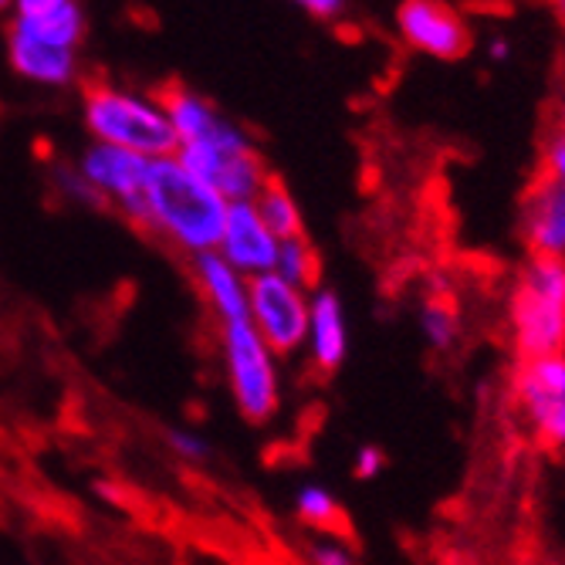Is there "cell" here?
<instances>
[{
  "label": "cell",
  "instance_id": "cell-11",
  "mask_svg": "<svg viewBox=\"0 0 565 565\" xmlns=\"http://www.w3.org/2000/svg\"><path fill=\"white\" fill-rule=\"evenodd\" d=\"M190 271L217 326L247 319V278L237 275L217 250L190 258Z\"/></svg>",
  "mask_w": 565,
  "mask_h": 565
},
{
  "label": "cell",
  "instance_id": "cell-25",
  "mask_svg": "<svg viewBox=\"0 0 565 565\" xmlns=\"http://www.w3.org/2000/svg\"><path fill=\"white\" fill-rule=\"evenodd\" d=\"M14 4H18V18H44L62 11L72 0H14Z\"/></svg>",
  "mask_w": 565,
  "mask_h": 565
},
{
  "label": "cell",
  "instance_id": "cell-21",
  "mask_svg": "<svg viewBox=\"0 0 565 565\" xmlns=\"http://www.w3.org/2000/svg\"><path fill=\"white\" fill-rule=\"evenodd\" d=\"M55 183H58V193L68 196L72 203H78V207H95V211H106V203H102V196L85 183V177L75 170V167H58L55 173Z\"/></svg>",
  "mask_w": 565,
  "mask_h": 565
},
{
  "label": "cell",
  "instance_id": "cell-24",
  "mask_svg": "<svg viewBox=\"0 0 565 565\" xmlns=\"http://www.w3.org/2000/svg\"><path fill=\"white\" fill-rule=\"evenodd\" d=\"M545 180L542 183H565V129L548 142V152H545Z\"/></svg>",
  "mask_w": 565,
  "mask_h": 565
},
{
  "label": "cell",
  "instance_id": "cell-15",
  "mask_svg": "<svg viewBox=\"0 0 565 565\" xmlns=\"http://www.w3.org/2000/svg\"><path fill=\"white\" fill-rule=\"evenodd\" d=\"M14 28H21L28 38L41 41V44L65 47V51H75L82 34H85V21H82L78 0H72V4H65L62 11L44 14V18H18Z\"/></svg>",
  "mask_w": 565,
  "mask_h": 565
},
{
  "label": "cell",
  "instance_id": "cell-28",
  "mask_svg": "<svg viewBox=\"0 0 565 565\" xmlns=\"http://www.w3.org/2000/svg\"><path fill=\"white\" fill-rule=\"evenodd\" d=\"M548 4H552V11L558 14V21L565 24V0H548Z\"/></svg>",
  "mask_w": 565,
  "mask_h": 565
},
{
  "label": "cell",
  "instance_id": "cell-20",
  "mask_svg": "<svg viewBox=\"0 0 565 565\" xmlns=\"http://www.w3.org/2000/svg\"><path fill=\"white\" fill-rule=\"evenodd\" d=\"M167 444L173 450V457L186 460V465H207L214 457V444L203 437L200 430H186V427H173L167 434Z\"/></svg>",
  "mask_w": 565,
  "mask_h": 565
},
{
  "label": "cell",
  "instance_id": "cell-30",
  "mask_svg": "<svg viewBox=\"0 0 565 565\" xmlns=\"http://www.w3.org/2000/svg\"><path fill=\"white\" fill-rule=\"evenodd\" d=\"M562 122H565V106H562Z\"/></svg>",
  "mask_w": 565,
  "mask_h": 565
},
{
  "label": "cell",
  "instance_id": "cell-13",
  "mask_svg": "<svg viewBox=\"0 0 565 565\" xmlns=\"http://www.w3.org/2000/svg\"><path fill=\"white\" fill-rule=\"evenodd\" d=\"M525 237L535 258L565 254V183H535L525 203Z\"/></svg>",
  "mask_w": 565,
  "mask_h": 565
},
{
  "label": "cell",
  "instance_id": "cell-1",
  "mask_svg": "<svg viewBox=\"0 0 565 565\" xmlns=\"http://www.w3.org/2000/svg\"><path fill=\"white\" fill-rule=\"evenodd\" d=\"M231 203L193 177L177 157L149 160L142 183V231L196 258L217 250Z\"/></svg>",
  "mask_w": 565,
  "mask_h": 565
},
{
  "label": "cell",
  "instance_id": "cell-16",
  "mask_svg": "<svg viewBox=\"0 0 565 565\" xmlns=\"http://www.w3.org/2000/svg\"><path fill=\"white\" fill-rule=\"evenodd\" d=\"M254 207H258L262 221L268 224V231H271L278 241H288V237H301V234H305L298 203H295L291 190H288L278 177H268V183L262 186L258 200H254Z\"/></svg>",
  "mask_w": 565,
  "mask_h": 565
},
{
  "label": "cell",
  "instance_id": "cell-14",
  "mask_svg": "<svg viewBox=\"0 0 565 565\" xmlns=\"http://www.w3.org/2000/svg\"><path fill=\"white\" fill-rule=\"evenodd\" d=\"M8 47H11V65H14V72L24 75L28 82H38V85H65V82L75 78V68H78L75 51L41 44V41L28 38L14 24L8 31Z\"/></svg>",
  "mask_w": 565,
  "mask_h": 565
},
{
  "label": "cell",
  "instance_id": "cell-18",
  "mask_svg": "<svg viewBox=\"0 0 565 565\" xmlns=\"http://www.w3.org/2000/svg\"><path fill=\"white\" fill-rule=\"evenodd\" d=\"M295 515L308 529H316L322 535H332L339 529V522H342V504H339V498L329 488L312 481V484H301L295 491Z\"/></svg>",
  "mask_w": 565,
  "mask_h": 565
},
{
  "label": "cell",
  "instance_id": "cell-3",
  "mask_svg": "<svg viewBox=\"0 0 565 565\" xmlns=\"http://www.w3.org/2000/svg\"><path fill=\"white\" fill-rule=\"evenodd\" d=\"M217 345L224 363V383L237 406L241 420L265 427L281 409V366L278 355L262 342L247 319L217 326Z\"/></svg>",
  "mask_w": 565,
  "mask_h": 565
},
{
  "label": "cell",
  "instance_id": "cell-4",
  "mask_svg": "<svg viewBox=\"0 0 565 565\" xmlns=\"http://www.w3.org/2000/svg\"><path fill=\"white\" fill-rule=\"evenodd\" d=\"M519 359L558 355L565 345V262L535 258L511 298Z\"/></svg>",
  "mask_w": 565,
  "mask_h": 565
},
{
  "label": "cell",
  "instance_id": "cell-27",
  "mask_svg": "<svg viewBox=\"0 0 565 565\" xmlns=\"http://www.w3.org/2000/svg\"><path fill=\"white\" fill-rule=\"evenodd\" d=\"M491 55H494V58H504V55H508V41H494V44H491Z\"/></svg>",
  "mask_w": 565,
  "mask_h": 565
},
{
  "label": "cell",
  "instance_id": "cell-5",
  "mask_svg": "<svg viewBox=\"0 0 565 565\" xmlns=\"http://www.w3.org/2000/svg\"><path fill=\"white\" fill-rule=\"evenodd\" d=\"M247 322L278 359L298 355L305 349V332H308V291L288 285L275 271L250 278Z\"/></svg>",
  "mask_w": 565,
  "mask_h": 565
},
{
  "label": "cell",
  "instance_id": "cell-22",
  "mask_svg": "<svg viewBox=\"0 0 565 565\" xmlns=\"http://www.w3.org/2000/svg\"><path fill=\"white\" fill-rule=\"evenodd\" d=\"M308 565H359V562L342 542H335V535H322L319 542L308 545Z\"/></svg>",
  "mask_w": 565,
  "mask_h": 565
},
{
  "label": "cell",
  "instance_id": "cell-8",
  "mask_svg": "<svg viewBox=\"0 0 565 565\" xmlns=\"http://www.w3.org/2000/svg\"><path fill=\"white\" fill-rule=\"evenodd\" d=\"M278 244L281 241L268 231V224L262 221L254 203H231L217 254L237 275H244L247 281L271 275L278 262Z\"/></svg>",
  "mask_w": 565,
  "mask_h": 565
},
{
  "label": "cell",
  "instance_id": "cell-6",
  "mask_svg": "<svg viewBox=\"0 0 565 565\" xmlns=\"http://www.w3.org/2000/svg\"><path fill=\"white\" fill-rule=\"evenodd\" d=\"M146 167H149V160L139 157V152L116 149V146H106V142H92L82 152V160H78L75 170L102 196L106 211H116L126 221H132L136 227H142V183H146Z\"/></svg>",
  "mask_w": 565,
  "mask_h": 565
},
{
  "label": "cell",
  "instance_id": "cell-29",
  "mask_svg": "<svg viewBox=\"0 0 565 565\" xmlns=\"http://www.w3.org/2000/svg\"><path fill=\"white\" fill-rule=\"evenodd\" d=\"M8 4H11V0H0V11H4V8H8Z\"/></svg>",
  "mask_w": 565,
  "mask_h": 565
},
{
  "label": "cell",
  "instance_id": "cell-17",
  "mask_svg": "<svg viewBox=\"0 0 565 565\" xmlns=\"http://www.w3.org/2000/svg\"><path fill=\"white\" fill-rule=\"evenodd\" d=\"M275 275L285 278L288 285L301 288V291H312L319 288V275H322V265H319V254L312 247L305 234L301 237H288L278 244V262H275Z\"/></svg>",
  "mask_w": 565,
  "mask_h": 565
},
{
  "label": "cell",
  "instance_id": "cell-23",
  "mask_svg": "<svg viewBox=\"0 0 565 565\" xmlns=\"http://www.w3.org/2000/svg\"><path fill=\"white\" fill-rule=\"evenodd\" d=\"M383 468H386V454H383L380 447L363 444V447L355 450L352 475H355L359 481H373V478H380V475H383Z\"/></svg>",
  "mask_w": 565,
  "mask_h": 565
},
{
  "label": "cell",
  "instance_id": "cell-2",
  "mask_svg": "<svg viewBox=\"0 0 565 565\" xmlns=\"http://www.w3.org/2000/svg\"><path fill=\"white\" fill-rule=\"evenodd\" d=\"M82 95H85V126L95 142L139 152L146 160H160L177 152L180 142L167 113L160 109V102L113 88L106 82H88Z\"/></svg>",
  "mask_w": 565,
  "mask_h": 565
},
{
  "label": "cell",
  "instance_id": "cell-12",
  "mask_svg": "<svg viewBox=\"0 0 565 565\" xmlns=\"http://www.w3.org/2000/svg\"><path fill=\"white\" fill-rule=\"evenodd\" d=\"M160 109L167 113L180 146L183 142H221L237 129L221 113H214L207 98H200L196 92H190L183 85H167L160 92Z\"/></svg>",
  "mask_w": 565,
  "mask_h": 565
},
{
  "label": "cell",
  "instance_id": "cell-7",
  "mask_svg": "<svg viewBox=\"0 0 565 565\" xmlns=\"http://www.w3.org/2000/svg\"><path fill=\"white\" fill-rule=\"evenodd\" d=\"M519 403L542 447L565 444V355H539L519 366Z\"/></svg>",
  "mask_w": 565,
  "mask_h": 565
},
{
  "label": "cell",
  "instance_id": "cell-26",
  "mask_svg": "<svg viewBox=\"0 0 565 565\" xmlns=\"http://www.w3.org/2000/svg\"><path fill=\"white\" fill-rule=\"evenodd\" d=\"M295 4L305 8L308 14H316V18H335L345 0H295Z\"/></svg>",
  "mask_w": 565,
  "mask_h": 565
},
{
  "label": "cell",
  "instance_id": "cell-19",
  "mask_svg": "<svg viewBox=\"0 0 565 565\" xmlns=\"http://www.w3.org/2000/svg\"><path fill=\"white\" fill-rule=\"evenodd\" d=\"M420 326L424 335L434 349H447L457 339V312L444 301V298H430L420 312Z\"/></svg>",
  "mask_w": 565,
  "mask_h": 565
},
{
  "label": "cell",
  "instance_id": "cell-9",
  "mask_svg": "<svg viewBox=\"0 0 565 565\" xmlns=\"http://www.w3.org/2000/svg\"><path fill=\"white\" fill-rule=\"evenodd\" d=\"M399 31L403 38L427 51L434 58H460L468 55L471 34L468 24L460 21L444 0H406L399 8Z\"/></svg>",
  "mask_w": 565,
  "mask_h": 565
},
{
  "label": "cell",
  "instance_id": "cell-10",
  "mask_svg": "<svg viewBox=\"0 0 565 565\" xmlns=\"http://www.w3.org/2000/svg\"><path fill=\"white\" fill-rule=\"evenodd\" d=\"M305 355L322 376H332L349 355V322L345 305L335 288H312L308 291V332H305Z\"/></svg>",
  "mask_w": 565,
  "mask_h": 565
}]
</instances>
